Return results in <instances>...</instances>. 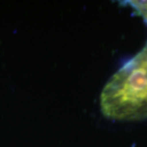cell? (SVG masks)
Masks as SVG:
<instances>
[{"instance_id":"cell-2","label":"cell","mask_w":147,"mask_h":147,"mask_svg":"<svg viewBox=\"0 0 147 147\" xmlns=\"http://www.w3.org/2000/svg\"><path fill=\"white\" fill-rule=\"evenodd\" d=\"M128 3L130 7L133 8L134 11L144 19L147 24V1H130Z\"/></svg>"},{"instance_id":"cell-1","label":"cell","mask_w":147,"mask_h":147,"mask_svg":"<svg viewBox=\"0 0 147 147\" xmlns=\"http://www.w3.org/2000/svg\"><path fill=\"white\" fill-rule=\"evenodd\" d=\"M100 110L115 120L147 119V43L108 80L100 94Z\"/></svg>"}]
</instances>
